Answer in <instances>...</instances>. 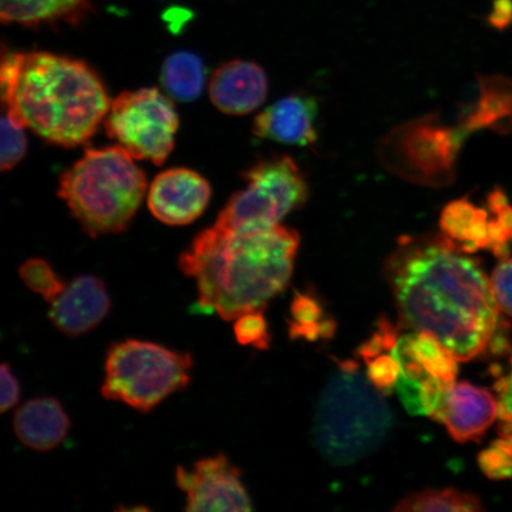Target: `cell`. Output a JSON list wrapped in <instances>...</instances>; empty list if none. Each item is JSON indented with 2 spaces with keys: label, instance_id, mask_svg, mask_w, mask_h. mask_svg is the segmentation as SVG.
Returning <instances> with one entry per match:
<instances>
[{
  "label": "cell",
  "instance_id": "31",
  "mask_svg": "<svg viewBox=\"0 0 512 512\" xmlns=\"http://www.w3.org/2000/svg\"><path fill=\"white\" fill-rule=\"evenodd\" d=\"M0 374H2V403H0V411L6 413L14 408L21 398V386L19 381L12 371L9 363H3L0 368Z\"/></svg>",
  "mask_w": 512,
  "mask_h": 512
},
{
  "label": "cell",
  "instance_id": "13",
  "mask_svg": "<svg viewBox=\"0 0 512 512\" xmlns=\"http://www.w3.org/2000/svg\"><path fill=\"white\" fill-rule=\"evenodd\" d=\"M498 415V400L488 390L469 382H452L431 418L444 424L457 443L464 444L482 438Z\"/></svg>",
  "mask_w": 512,
  "mask_h": 512
},
{
  "label": "cell",
  "instance_id": "33",
  "mask_svg": "<svg viewBox=\"0 0 512 512\" xmlns=\"http://www.w3.org/2000/svg\"><path fill=\"white\" fill-rule=\"evenodd\" d=\"M499 443H501L507 450L511 453L512 456V433L507 435H501V439H498Z\"/></svg>",
  "mask_w": 512,
  "mask_h": 512
},
{
  "label": "cell",
  "instance_id": "27",
  "mask_svg": "<svg viewBox=\"0 0 512 512\" xmlns=\"http://www.w3.org/2000/svg\"><path fill=\"white\" fill-rule=\"evenodd\" d=\"M367 363V376L371 383L384 395H388L395 389L399 380L401 368L398 360L390 354H381Z\"/></svg>",
  "mask_w": 512,
  "mask_h": 512
},
{
  "label": "cell",
  "instance_id": "29",
  "mask_svg": "<svg viewBox=\"0 0 512 512\" xmlns=\"http://www.w3.org/2000/svg\"><path fill=\"white\" fill-rule=\"evenodd\" d=\"M499 310L512 317V258H504L490 279Z\"/></svg>",
  "mask_w": 512,
  "mask_h": 512
},
{
  "label": "cell",
  "instance_id": "10",
  "mask_svg": "<svg viewBox=\"0 0 512 512\" xmlns=\"http://www.w3.org/2000/svg\"><path fill=\"white\" fill-rule=\"evenodd\" d=\"M176 484L187 496L185 511L253 510L239 467L222 453L198 460L191 470L178 466Z\"/></svg>",
  "mask_w": 512,
  "mask_h": 512
},
{
  "label": "cell",
  "instance_id": "11",
  "mask_svg": "<svg viewBox=\"0 0 512 512\" xmlns=\"http://www.w3.org/2000/svg\"><path fill=\"white\" fill-rule=\"evenodd\" d=\"M441 233L456 243L460 251L471 254L486 249L498 258H507L511 236L501 214L488 204L477 207L467 200L447 204L440 217Z\"/></svg>",
  "mask_w": 512,
  "mask_h": 512
},
{
  "label": "cell",
  "instance_id": "7",
  "mask_svg": "<svg viewBox=\"0 0 512 512\" xmlns=\"http://www.w3.org/2000/svg\"><path fill=\"white\" fill-rule=\"evenodd\" d=\"M466 133L448 127L438 115L396 127L380 144L381 162L389 171L426 187H445L454 178L460 146Z\"/></svg>",
  "mask_w": 512,
  "mask_h": 512
},
{
  "label": "cell",
  "instance_id": "9",
  "mask_svg": "<svg viewBox=\"0 0 512 512\" xmlns=\"http://www.w3.org/2000/svg\"><path fill=\"white\" fill-rule=\"evenodd\" d=\"M178 126L174 104L157 88L120 94L105 118L108 136L134 159L156 165H162L174 150Z\"/></svg>",
  "mask_w": 512,
  "mask_h": 512
},
{
  "label": "cell",
  "instance_id": "6",
  "mask_svg": "<svg viewBox=\"0 0 512 512\" xmlns=\"http://www.w3.org/2000/svg\"><path fill=\"white\" fill-rule=\"evenodd\" d=\"M194 358L157 343L125 339L107 350L101 394L149 413L170 395L187 388Z\"/></svg>",
  "mask_w": 512,
  "mask_h": 512
},
{
  "label": "cell",
  "instance_id": "25",
  "mask_svg": "<svg viewBox=\"0 0 512 512\" xmlns=\"http://www.w3.org/2000/svg\"><path fill=\"white\" fill-rule=\"evenodd\" d=\"M27 137L24 134V127L16 123L8 113L2 118V158H0V169L9 171L21 162L27 153Z\"/></svg>",
  "mask_w": 512,
  "mask_h": 512
},
{
  "label": "cell",
  "instance_id": "24",
  "mask_svg": "<svg viewBox=\"0 0 512 512\" xmlns=\"http://www.w3.org/2000/svg\"><path fill=\"white\" fill-rule=\"evenodd\" d=\"M19 277L32 292L51 303L63 292L66 283L46 260L32 258L19 267Z\"/></svg>",
  "mask_w": 512,
  "mask_h": 512
},
{
  "label": "cell",
  "instance_id": "19",
  "mask_svg": "<svg viewBox=\"0 0 512 512\" xmlns=\"http://www.w3.org/2000/svg\"><path fill=\"white\" fill-rule=\"evenodd\" d=\"M480 94L475 107L465 115L460 128L467 134L480 128H502L512 117V81L485 78L480 81Z\"/></svg>",
  "mask_w": 512,
  "mask_h": 512
},
{
  "label": "cell",
  "instance_id": "22",
  "mask_svg": "<svg viewBox=\"0 0 512 512\" xmlns=\"http://www.w3.org/2000/svg\"><path fill=\"white\" fill-rule=\"evenodd\" d=\"M483 502L470 492L458 489H426L400 499L394 511L399 512H477Z\"/></svg>",
  "mask_w": 512,
  "mask_h": 512
},
{
  "label": "cell",
  "instance_id": "12",
  "mask_svg": "<svg viewBox=\"0 0 512 512\" xmlns=\"http://www.w3.org/2000/svg\"><path fill=\"white\" fill-rule=\"evenodd\" d=\"M210 196L206 178L189 169H170L159 174L151 184L147 206L160 222L187 226L203 214Z\"/></svg>",
  "mask_w": 512,
  "mask_h": 512
},
{
  "label": "cell",
  "instance_id": "14",
  "mask_svg": "<svg viewBox=\"0 0 512 512\" xmlns=\"http://www.w3.org/2000/svg\"><path fill=\"white\" fill-rule=\"evenodd\" d=\"M111 306L104 281L94 275H80L50 303L48 317L63 335L79 337L95 329L110 313Z\"/></svg>",
  "mask_w": 512,
  "mask_h": 512
},
{
  "label": "cell",
  "instance_id": "3",
  "mask_svg": "<svg viewBox=\"0 0 512 512\" xmlns=\"http://www.w3.org/2000/svg\"><path fill=\"white\" fill-rule=\"evenodd\" d=\"M3 112L50 144L86 143L110 111L104 83L85 62L3 49Z\"/></svg>",
  "mask_w": 512,
  "mask_h": 512
},
{
  "label": "cell",
  "instance_id": "1",
  "mask_svg": "<svg viewBox=\"0 0 512 512\" xmlns=\"http://www.w3.org/2000/svg\"><path fill=\"white\" fill-rule=\"evenodd\" d=\"M448 239L405 236L384 265L401 323L427 332L458 362L489 347L499 307L482 267Z\"/></svg>",
  "mask_w": 512,
  "mask_h": 512
},
{
  "label": "cell",
  "instance_id": "2",
  "mask_svg": "<svg viewBox=\"0 0 512 512\" xmlns=\"http://www.w3.org/2000/svg\"><path fill=\"white\" fill-rule=\"evenodd\" d=\"M299 242L296 230L280 224L247 232L214 224L179 256V268L195 279L198 306L229 322L264 311L285 290Z\"/></svg>",
  "mask_w": 512,
  "mask_h": 512
},
{
  "label": "cell",
  "instance_id": "28",
  "mask_svg": "<svg viewBox=\"0 0 512 512\" xmlns=\"http://www.w3.org/2000/svg\"><path fill=\"white\" fill-rule=\"evenodd\" d=\"M478 464L484 475L501 480L512 477V456L499 440L479 454Z\"/></svg>",
  "mask_w": 512,
  "mask_h": 512
},
{
  "label": "cell",
  "instance_id": "5",
  "mask_svg": "<svg viewBox=\"0 0 512 512\" xmlns=\"http://www.w3.org/2000/svg\"><path fill=\"white\" fill-rule=\"evenodd\" d=\"M124 147L87 150L61 177L59 196L92 238L130 226L145 196L144 171Z\"/></svg>",
  "mask_w": 512,
  "mask_h": 512
},
{
  "label": "cell",
  "instance_id": "23",
  "mask_svg": "<svg viewBox=\"0 0 512 512\" xmlns=\"http://www.w3.org/2000/svg\"><path fill=\"white\" fill-rule=\"evenodd\" d=\"M290 334L292 338H305L316 341L334 334L335 323L325 318L323 306L311 294L297 293L292 306Z\"/></svg>",
  "mask_w": 512,
  "mask_h": 512
},
{
  "label": "cell",
  "instance_id": "4",
  "mask_svg": "<svg viewBox=\"0 0 512 512\" xmlns=\"http://www.w3.org/2000/svg\"><path fill=\"white\" fill-rule=\"evenodd\" d=\"M393 415L382 393L354 361L338 370L320 396L315 443L334 465H350L379 448L392 427Z\"/></svg>",
  "mask_w": 512,
  "mask_h": 512
},
{
  "label": "cell",
  "instance_id": "30",
  "mask_svg": "<svg viewBox=\"0 0 512 512\" xmlns=\"http://www.w3.org/2000/svg\"><path fill=\"white\" fill-rule=\"evenodd\" d=\"M499 403V434L512 433V361L510 373L496 383Z\"/></svg>",
  "mask_w": 512,
  "mask_h": 512
},
{
  "label": "cell",
  "instance_id": "21",
  "mask_svg": "<svg viewBox=\"0 0 512 512\" xmlns=\"http://www.w3.org/2000/svg\"><path fill=\"white\" fill-rule=\"evenodd\" d=\"M206 70L200 57L189 51H178L166 59L162 69V85L172 98L189 102L202 93Z\"/></svg>",
  "mask_w": 512,
  "mask_h": 512
},
{
  "label": "cell",
  "instance_id": "18",
  "mask_svg": "<svg viewBox=\"0 0 512 512\" xmlns=\"http://www.w3.org/2000/svg\"><path fill=\"white\" fill-rule=\"evenodd\" d=\"M92 8V0H0V18L27 28L78 24Z\"/></svg>",
  "mask_w": 512,
  "mask_h": 512
},
{
  "label": "cell",
  "instance_id": "16",
  "mask_svg": "<svg viewBox=\"0 0 512 512\" xmlns=\"http://www.w3.org/2000/svg\"><path fill=\"white\" fill-rule=\"evenodd\" d=\"M268 81L259 64L234 60L215 70L210 81V99L229 115L251 113L266 100Z\"/></svg>",
  "mask_w": 512,
  "mask_h": 512
},
{
  "label": "cell",
  "instance_id": "17",
  "mask_svg": "<svg viewBox=\"0 0 512 512\" xmlns=\"http://www.w3.org/2000/svg\"><path fill=\"white\" fill-rule=\"evenodd\" d=\"M72 427L59 400L36 398L16 409L14 431L21 443L34 451L48 452L63 443Z\"/></svg>",
  "mask_w": 512,
  "mask_h": 512
},
{
  "label": "cell",
  "instance_id": "15",
  "mask_svg": "<svg viewBox=\"0 0 512 512\" xmlns=\"http://www.w3.org/2000/svg\"><path fill=\"white\" fill-rule=\"evenodd\" d=\"M318 107L309 95L293 94L267 107L254 120L253 132L262 139L300 147L317 142Z\"/></svg>",
  "mask_w": 512,
  "mask_h": 512
},
{
  "label": "cell",
  "instance_id": "26",
  "mask_svg": "<svg viewBox=\"0 0 512 512\" xmlns=\"http://www.w3.org/2000/svg\"><path fill=\"white\" fill-rule=\"evenodd\" d=\"M235 320L234 335L239 344L259 350L270 348L271 337L262 311L248 312Z\"/></svg>",
  "mask_w": 512,
  "mask_h": 512
},
{
  "label": "cell",
  "instance_id": "8",
  "mask_svg": "<svg viewBox=\"0 0 512 512\" xmlns=\"http://www.w3.org/2000/svg\"><path fill=\"white\" fill-rule=\"evenodd\" d=\"M245 178L247 187L230 198L217 217V227L234 232L272 228L306 201L307 184L290 157L262 160Z\"/></svg>",
  "mask_w": 512,
  "mask_h": 512
},
{
  "label": "cell",
  "instance_id": "20",
  "mask_svg": "<svg viewBox=\"0 0 512 512\" xmlns=\"http://www.w3.org/2000/svg\"><path fill=\"white\" fill-rule=\"evenodd\" d=\"M395 350L418 362L427 374L444 382H454L458 374L457 360L437 338L427 332L402 336Z\"/></svg>",
  "mask_w": 512,
  "mask_h": 512
},
{
  "label": "cell",
  "instance_id": "32",
  "mask_svg": "<svg viewBox=\"0 0 512 512\" xmlns=\"http://www.w3.org/2000/svg\"><path fill=\"white\" fill-rule=\"evenodd\" d=\"M512 18V2L511 0H497L494 5V11L490 17L492 24L502 28L507 25Z\"/></svg>",
  "mask_w": 512,
  "mask_h": 512
}]
</instances>
